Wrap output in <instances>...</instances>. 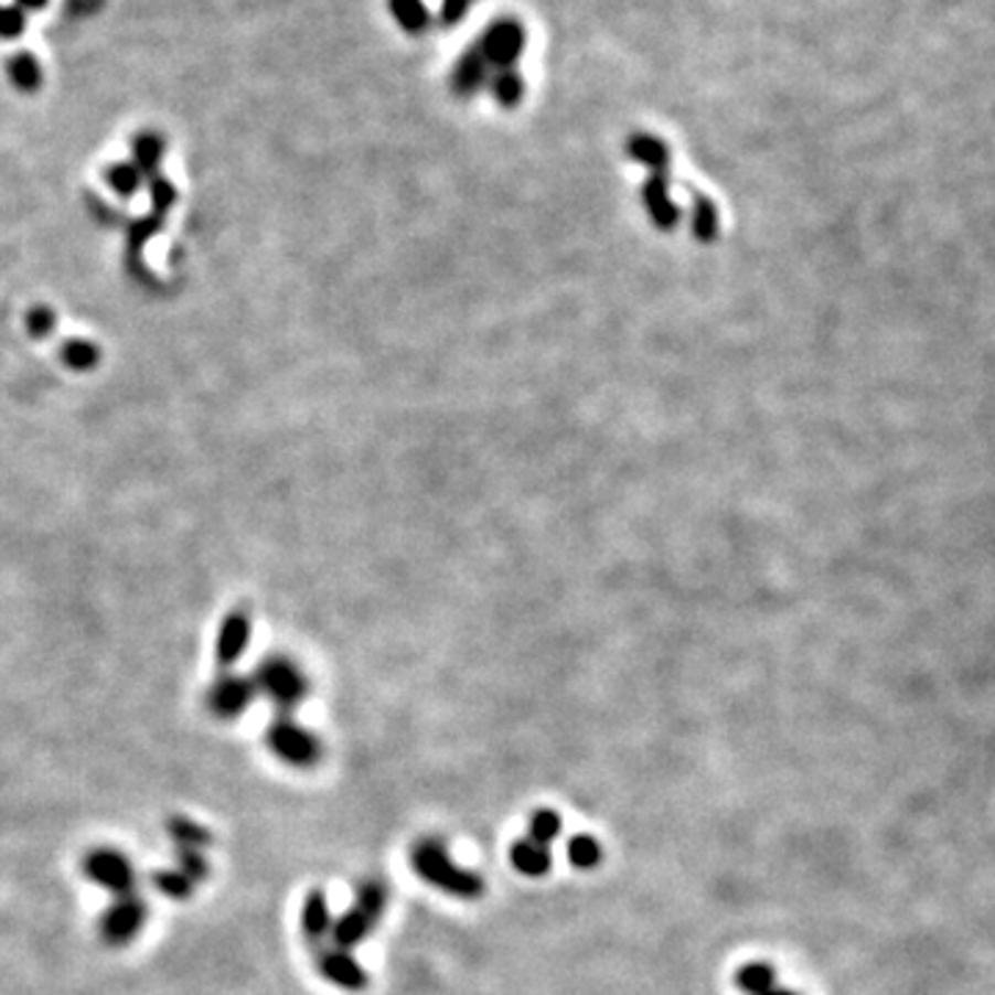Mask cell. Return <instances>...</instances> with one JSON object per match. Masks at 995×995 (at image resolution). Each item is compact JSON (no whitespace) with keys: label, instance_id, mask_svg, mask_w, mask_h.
<instances>
[{"label":"cell","instance_id":"cell-1","mask_svg":"<svg viewBox=\"0 0 995 995\" xmlns=\"http://www.w3.org/2000/svg\"><path fill=\"white\" fill-rule=\"evenodd\" d=\"M413 868L431 888L457 896V899H475V896L484 894V882H481L479 874L459 868L446 844L437 838H426L415 846Z\"/></svg>","mask_w":995,"mask_h":995},{"label":"cell","instance_id":"cell-2","mask_svg":"<svg viewBox=\"0 0 995 995\" xmlns=\"http://www.w3.org/2000/svg\"><path fill=\"white\" fill-rule=\"evenodd\" d=\"M266 743L275 752V758H280L282 763L297 769L315 767L321 761V756H324L319 736L293 719L271 721V727L266 730Z\"/></svg>","mask_w":995,"mask_h":995},{"label":"cell","instance_id":"cell-3","mask_svg":"<svg viewBox=\"0 0 995 995\" xmlns=\"http://www.w3.org/2000/svg\"><path fill=\"white\" fill-rule=\"evenodd\" d=\"M84 874L86 879L97 885V888L108 890L111 896H128L136 894V868L128 860V855H122L119 849H92L84 857Z\"/></svg>","mask_w":995,"mask_h":995},{"label":"cell","instance_id":"cell-4","mask_svg":"<svg viewBox=\"0 0 995 995\" xmlns=\"http://www.w3.org/2000/svg\"><path fill=\"white\" fill-rule=\"evenodd\" d=\"M147 916H150V910H147V901L139 894L119 896L100 918L103 940L108 945L133 943L141 934V929H145Z\"/></svg>","mask_w":995,"mask_h":995},{"label":"cell","instance_id":"cell-5","mask_svg":"<svg viewBox=\"0 0 995 995\" xmlns=\"http://www.w3.org/2000/svg\"><path fill=\"white\" fill-rule=\"evenodd\" d=\"M523 47H526V31L512 18L495 20L479 42V53L484 56V62L497 69H512V64L521 58Z\"/></svg>","mask_w":995,"mask_h":995},{"label":"cell","instance_id":"cell-6","mask_svg":"<svg viewBox=\"0 0 995 995\" xmlns=\"http://www.w3.org/2000/svg\"><path fill=\"white\" fill-rule=\"evenodd\" d=\"M258 686L286 710L293 708L308 694V681L288 661H269V664L260 666Z\"/></svg>","mask_w":995,"mask_h":995},{"label":"cell","instance_id":"cell-7","mask_svg":"<svg viewBox=\"0 0 995 995\" xmlns=\"http://www.w3.org/2000/svg\"><path fill=\"white\" fill-rule=\"evenodd\" d=\"M315 965H319L327 982L341 989H363L368 984V973L360 965L357 956L349 954L346 949H338V945H324V949L315 951Z\"/></svg>","mask_w":995,"mask_h":995},{"label":"cell","instance_id":"cell-8","mask_svg":"<svg viewBox=\"0 0 995 995\" xmlns=\"http://www.w3.org/2000/svg\"><path fill=\"white\" fill-rule=\"evenodd\" d=\"M255 697V686L253 683H246L244 677H222L216 686L211 688V710L222 719H235V716L244 714L249 708Z\"/></svg>","mask_w":995,"mask_h":995},{"label":"cell","instance_id":"cell-9","mask_svg":"<svg viewBox=\"0 0 995 995\" xmlns=\"http://www.w3.org/2000/svg\"><path fill=\"white\" fill-rule=\"evenodd\" d=\"M374 923H376L374 918H368L363 910H357V907L352 905V910H346L338 921H332L330 929L332 945L346 951L354 949V945L363 943V940L374 932Z\"/></svg>","mask_w":995,"mask_h":995},{"label":"cell","instance_id":"cell-10","mask_svg":"<svg viewBox=\"0 0 995 995\" xmlns=\"http://www.w3.org/2000/svg\"><path fill=\"white\" fill-rule=\"evenodd\" d=\"M332 929V912H330V901L321 890H310L304 896V905H302V932L304 938L319 943L330 934Z\"/></svg>","mask_w":995,"mask_h":995},{"label":"cell","instance_id":"cell-11","mask_svg":"<svg viewBox=\"0 0 995 995\" xmlns=\"http://www.w3.org/2000/svg\"><path fill=\"white\" fill-rule=\"evenodd\" d=\"M512 863L521 874L526 877H543V874L550 871V855H548V846L537 844L532 838H523L512 846Z\"/></svg>","mask_w":995,"mask_h":995},{"label":"cell","instance_id":"cell-12","mask_svg":"<svg viewBox=\"0 0 995 995\" xmlns=\"http://www.w3.org/2000/svg\"><path fill=\"white\" fill-rule=\"evenodd\" d=\"M167 833L178 849H205L211 844V833L185 816H169Z\"/></svg>","mask_w":995,"mask_h":995},{"label":"cell","instance_id":"cell-13","mask_svg":"<svg viewBox=\"0 0 995 995\" xmlns=\"http://www.w3.org/2000/svg\"><path fill=\"white\" fill-rule=\"evenodd\" d=\"M387 7H390L393 20H396L407 34H420V31L429 29L431 14L429 9L424 7V0H387Z\"/></svg>","mask_w":995,"mask_h":995},{"label":"cell","instance_id":"cell-14","mask_svg":"<svg viewBox=\"0 0 995 995\" xmlns=\"http://www.w3.org/2000/svg\"><path fill=\"white\" fill-rule=\"evenodd\" d=\"M486 69H490V64L484 62L479 47H473L459 58L457 69H453V86L459 92H475L486 81Z\"/></svg>","mask_w":995,"mask_h":995},{"label":"cell","instance_id":"cell-15","mask_svg":"<svg viewBox=\"0 0 995 995\" xmlns=\"http://www.w3.org/2000/svg\"><path fill=\"white\" fill-rule=\"evenodd\" d=\"M738 987L747 995H767L778 987V973L767 962H750L738 971Z\"/></svg>","mask_w":995,"mask_h":995},{"label":"cell","instance_id":"cell-16","mask_svg":"<svg viewBox=\"0 0 995 995\" xmlns=\"http://www.w3.org/2000/svg\"><path fill=\"white\" fill-rule=\"evenodd\" d=\"M9 75L20 92H36L42 84V67L31 53H18L9 58Z\"/></svg>","mask_w":995,"mask_h":995},{"label":"cell","instance_id":"cell-17","mask_svg":"<svg viewBox=\"0 0 995 995\" xmlns=\"http://www.w3.org/2000/svg\"><path fill=\"white\" fill-rule=\"evenodd\" d=\"M354 907L363 910L368 918H374V921H379L387 907V888L376 879H365L354 890Z\"/></svg>","mask_w":995,"mask_h":995},{"label":"cell","instance_id":"cell-18","mask_svg":"<svg viewBox=\"0 0 995 995\" xmlns=\"http://www.w3.org/2000/svg\"><path fill=\"white\" fill-rule=\"evenodd\" d=\"M567 857H570V863L576 868L589 871V868H595L603 860V846H600L592 835H573V838L567 841Z\"/></svg>","mask_w":995,"mask_h":995},{"label":"cell","instance_id":"cell-19","mask_svg":"<svg viewBox=\"0 0 995 995\" xmlns=\"http://www.w3.org/2000/svg\"><path fill=\"white\" fill-rule=\"evenodd\" d=\"M152 885H156L163 896H169V899H189L191 890H194V882H191L185 874H180L178 868H163V871H156L152 874Z\"/></svg>","mask_w":995,"mask_h":995},{"label":"cell","instance_id":"cell-20","mask_svg":"<svg viewBox=\"0 0 995 995\" xmlns=\"http://www.w3.org/2000/svg\"><path fill=\"white\" fill-rule=\"evenodd\" d=\"M244 648H246V625L240 620H229L227 625H224L222 636H218V659H222L224 664H229V661L238 659Z\"/></svg>","mask_w":995,"mask_h":995},{"label":"cell","instance_id":"cell-21","mask_svg":"<svg viewBox=\"0 0 995 995\" xmlns=\"http://www.w3.org/2000/svg\"><path fill=\"white\" fill-rule=\"evenodd\" d=\"M561 833V816L556 811H537L528 822V838L548 846Z\"/></svg>","mask_w":995,"mask_h":995},{"label":"cell","instance_id":"cell-22","mask_svg":"<svg viewBox=\"0 0 995 995\" xmlns=\"http://www.w3.org/2000/svg\"><path fill=\"white\" fill-rule=\"evenodd\" d=\"M492 92H495V97L504 103V106H515L523 95L521 75H517L515 69H501V73L495 75V81H492Z\"/></svg>","mask_w":995,"mask_h":995},{"label":"cell","instance_id":"cell-23","mask_svg":"<svg viewBox=\"0 0 995 995\" xmlns=\"http://www.w3.org/2000/svg\"><path fill=\"white\" fill-rule=\"evenodd\" d=\"M178 871L196 885L211 874V866H207L202 849H178Z\"/></svg>","mask_w":995,"mask_h":995},{"label":"cell","instance_id":"cell-24","mask_svg":"<svg viewBox=\"0 0 995 995\" xmlns=\"http://www.w3.org/2000/svg\"><path fill=\"white\" fill-rule=\"evenodd\" d=\"M29 29V14L20 7H0V40H18Z\"/></svg>","mask_w":995,"mask_h":995},{"label":"cell","instance_id":"cell-25","mask_svg":"<svg viewBox=\"0 0 995 995\" xmlns=\"http://www.w3.org/2000/svg\"><path fill=\"white\" fill-rule=\"evenodd\" d=\"M470 3H473V0H442V7H440L442 25H457L459 20L468 14Z\"/></svg>","mask_w":995,"mask_h":995},{"label":"cell","instance_id":"cell-26","mask_svg":"<svg viewBox=\"0 0 995 995\" xmlns=\"http://www.w3.org/2000/svg\"><path fill=\"white\" fill-rule=\"evenodd\" d=\"M103 7V0H67L64 3V12L75 14V18H86V14H95Z\"/></svg>","mask_w":995,"mask_h":995},{"label":"cell","instance_id":"cell-27","mask_svg":"<svg viewBox=\"0 0 995 995\" xmlns=\"http://www.w3.org/2000/svg\"><path fill=\"white\" fill-rule=\"evenodd\" d=\"M47 3H51V0H14V7L23 9L25 14H29V12H42V9H45Z\"/></svg>","mask_w":995,"mask_h":995},{"label":"cell","instance_id":"cell-28","mask_svg":"<svg viewBox=\"0 0 995 995\" xmlns=\"http://www.w3.org/2000/svg\"><path fill=\"white\" fill-rule=\"evenodd\" d=\"M767 995H796V993H791V989H780V987H774V989H769Z\"/></svg>","mask_w":995,"mask_h":995}]
</instances>
